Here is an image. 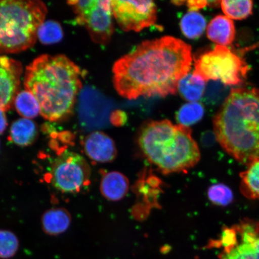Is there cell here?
Wrapping results in <instances>:
<instances>
[{
	"instance_id": "cell-25",
	"label": "cell",
	"mask_w": 259,
	"mask_h": 259,
	"mask_svg": "<svg viewBox=\"0 0 259 259\" xmlns=\"http://www.w3.org/2000/svg\"><path fill=\"white\" fill-rule=\"evenodd\" d=\"M208 197L214 205L226 206L232 202L234 194L231 189L225 184H217L209 188Z\"/></svg>"
},
{
	"instance_id": "cell-15",
	"label": "cell",
	"mask_w": 259,
	"mask_h": 259,
	"mask_svg": "<svg viewBox=\"0 0 259 259\" xmlns=\"http://www.w3.org/2000/svg\"><path fill=\"white\" fill-rule=\"evenodd\" d=\"M41 226L47 234L57 236L66 232L72 222V217L66 209L54 208L48 209L41 217Z\"/></svg>"
},
{
	"instance_id": "cell-11",
	"label": "cell",
	"mask_w": 259,
	"mask_h": 259,
	"mask_svg": "<svg viewBox=\"0 0 259 259\" xmlns=\"http://www.w3.org/2000/svg\"><path fill=\"white\" fill-rule=\"evenodd\" d=\"M22 64L7 56H0V109L12 108L20 88Z\"/></svg>"
},
{
	"instance_id": "cell-21",
	"label": "cell",
	"mask_w": 259,
	"mask_h": 259,
	"mask_svg": "<svg viewBox=\"0 0 259 259\" xmlns=\"http://www.w3.org/2000/svg\"><path fill=\"white\" fill-rule=\"evenodd\" d=\"M253 3L250 0H224L221 2L225 16L234 20H242L252 14Z\"/></svg>"
},
{
	"instance_id": "cell-5",
	"label": "cell",
	"mask_w": 259,
	"mask_h": 259,
	"mask_svg": "<svg viewBox=\"0 0 259 259\" xmlns=\"http://www.w3.org/2000/svg\"><path fill=\"white\" fill-rule=\"evenodd\" d=\"M47 12L46 5L37 0H0V53L33 47Z\"/></svg>"
},
{
	"instance_id": "cell-13",
	"label": "cell",
	"mask_w": 259,
	"mask_h": 259,
	"mask_svg": "<svg viewBox=\"0 0 259 259\" xmlns=\"http://www.w3.org/2000/svg\"><path fill=\"white\" fill-rule=\"evenodd\" d=\"M129 190V181L124 174L112 171L103 174L100 183V192L110 201H119L124 198Z\"/></svg>"
},
{
	"instance_id": "cell-20",
	"label": "cell",
	"mask_w": 259,
	"mask_h": 259,
	"mask_svg": "<svg viewBox=\"0 0 259 259\" xmlns=\"http://www.w3.org/2000/svg\"><path fill=\"white\" fill-rule=\"evenodd\" d=\"M14 103L18 112L25 118H34L40 113L39 103L34 96L27 90L19 92Z\"/></svg>"
},
{
	"instance_id": "cell-4",
	"label": "cell",
	"mask_w": 259,
	"mask_h": 259,
	"mask_svg": "<svg viewBox=\"0 0 259 259\" xmlns=\"http://www.w3.org/2000/svg\"><path fill=\"white\" fill-rule=\"evenodd\" d=\"M138 142L144 157L165 175L187 171L200 159L191 129L169 120L145 123L139 131Z\"/></svg>"
},
{
	"instance_id": "cell-17",
	"label": "cell",
	"mask_w": 259,
	"mask_h": 259,
	"mask_svg": "<svg viewBox=\"0 0 259 259\" xmlns=\"http://www.w3.org/2000/svg\"><path fill=\"white\" fill-rule=\"evenodd\" d=\"M241 192L251 200H259V159L248 164L247 169L240 174Z\"/></svg>"
},
{
	"instance_id": "cell-22",
	"label": "cell",
	"mask_w": 259,
	"mask_h": 259,
	"mask_svg": "<svg viewBox=\"0 0 259 259\" xmlns=\"http://www.w3.org/2000/svg\"><path fill=\"white\" fill-rule=\"evenodd\" d=\"M205 110L201 103L190 102L184 105L180 109L177 115V119L179 124L189 127V126L196 124L201 120Z\"/></svg>"
},
{
	"instance_id": "cell-26",
	"label": "cell",
	"mask_w": 259,
	"mask_h": 259,
	"mask_svg": "<svg viewBox=\"0 0 259 259\" xmlns=\"http://www.w3.org/2000/svg\"><path fill=\"white\" fill-rule=\"evenodd\" d=\"M228 88L220 81H212L209 83L205 95L206 102L215 105L225 98Z\"/></svg>"
},
{
	"instance_id": "cell-2",
	"label": "cell",
	"mask_w": 259,
	"mask_h": 259,
	"mask_svg": "<svg viewBox=\"0 0 259 259\" xmlns=\"http://www.w3.org/2000/svg\"><path fill=\"white\" fill-rule=\"evenodd\" d=\"M24 85L37 100L44 118L63 120L72 113L82 88V71L63 55H42L26 69Z\"/></svg>"
},
{
	"instance_id": "cell-30",
	"label": "cell",
	"mask_w": 259,
	"mask_h": 259,
	"mask_svg": "<svg viewBox=\"0 0 259 259\" xmlns=\"http://www.w3.org/2000/svg\"><path fill=\"white\" fill-rule=\"evenodd\" d=\"M8 122L6 118L5 111L0 109V135L3 134L6 127H7Z\"/></svg>"
},
{
	"instance_id": "cell-6",
	"label": "cell",
	"mask_w": 259,
	"mask_h": 259,
	"mask_svg": "<svg viewBox=\"0 0 259 259\" xmlns=\"http://www.w3.org/2000/svg\"><path fill=\"white\" fill-rule=\"evenodd\" d=\"M194 74L205 81H220L227 86L238 85L248 71L247 65L226 47L217 45L194 63Z\"/></svg>"
},
{
	"instance_id": "cell-23",
	"label": "cell",
	"mask_w": 259,
	"mask_h": 259,
	"mask_svg": "<svg viewBox=\"0 0 259 259\" xmlns=\"http://www.w3.org/2000/svg\"><path fill=\"white\" fill-rule=\"evenodd\" d=\"M63 36L62 28L53 21L44 22L38 28L37 37L42 44L50 45L58 43Z\"/></svg>"
},
{
	"instance_id": "cell-12",
	"label": "cell",
	"mask_w": 259,
	"mask_h": 259,
	"mask_svg": "<svg viewBox=\"0 0 259 259\" xmlns=\"http://www.w3.org/2000/svg\"><path fill=\"white\" fill-rule=\"evenodd\" d=\"M84 151L91 160L100 163H110L117 155L113 139L102 132H94L87 136L83 143Z\"/></svg>"
},
{
	"instance_id": "cell-1",
	"label": "cell",
	"mask_w": 259,
	"mask_h": 259,
	"mask_svg": "<svg viewBox=\"0 0 259 259\" xmlns=\"http://www.w3.org/2000/svg\"><path fill=\"white\" fill-rule=\"evenodd\" d=\"M192 61V47L178 38L145 41L116 61L113 83L119 95L128 100L175 95Z\"/></svg>"
},
{
	"instance_id": "cell-3",
	"label": "cell",
	"mask_w": 259,
	"mask_h": 259,
	"mask_svg": "<svg viewBox=\"0 0 259 259\" xmlns=\"http://www.w3.org/2000/svg\"><path fill=\"white\" fill-rule=\"evenodd\" d=\"M217 141L241 163L259 159V90L234 89L213 120Z\"/></svg>"
},
{
	"instance_id": "cell-10",
	"label": "cell",
	"mask_w": 259,
	"mask_h": 259,
	"mask_svg": "<svg viewBox=\"0 0 259 259\" xmlns=\"http://www.w3.org/2000/svg\"><path fill=\"white\" fill-rule=\"evenodd\" d=\"M112 14L125 31L139 32L155 24L157 7L153 1H111Z\"/></svg>"
},
{
	"instance_id": "cell-18",
	"label": "cell",
	"mask_w": 259,
	"mask_h": 259,
	"mask_svg": "<svg viewBox=\"0 0 259 259\" xmlns=\"http://www.w3.org/2000/svg\"><path fill=\"white\" fill-rule=\"evenodd\" d=\"M178 90L188 101L197 102L205 92V81L196 74L189 73L180 80Z\"/></svg>"
},
{
	"instance_id": "cell-28",
	"label": "cell",
	"mask_w": 259,
	"mask_h": 259,
	"mask_svg": "<svg viewBox=\"0 0 259 259\" xmlns=\"http://www.w3.org/2000/svg\"><path fill=\"white\" fill-rule=\"evenodd\" d=\"M187 6L189 7L190 11H198L199 9L205 8L208 5L209 2L207 1H189L186 2Z\"/></svg>"
},
{
	"instance_id": "cell-8",
	"label": "cell",
	"mask_w": 259,
	"mask_h": 259,
	"mask_svg": "<svg viewBox=\"0 0 259 259\" xmlns=\"http://www.w3.org/2000/svg\"><path fill=\"white\" fill-rule=\"evenodd\" d=\"M91 169L80 155L65 151L52 163L48 180L58 190L65 193H79L90 184Z\"/></svg>"
},
{
	"instance_id": "cell-27",
	"label": "cell",
	"mask_w": 259,
	"mask_h": 259,
	"mask_svg": "<svg viewBox=\"0 0 259 259\" xmlns=\"http://www.w3.org/2000/svg\"><path fill=\"white\" fill-rule=\"evenodd\" d=\"M127 121V115L122 111H116L112 112L111 116V122L115 126H121Z\"/></svg>"
},
{
	"instance_id": "cell-24",
	"label": "cell",
	"mask_w": 259,
	"mask_h": 259,
	"mask_svg": "<svg viewBox=\"0 0 259 259\" xmlns=\"http://www.w3.org/2000/svg\"><path fill=\"white\" fill-rule=\"evenodd\" d=\"M19 247V239L14 232L0 230V258L9 259L15 256Z\"/></svg>"
},
{
	"instance_id": "cell-9",
	"label": "cell",
	"mask_w": 259,
	"mask_h": 259,
	"mask_svg": "<svg viewBox=\"0 0 259 259\" xmlns=\"http://www.w3.org/2000/svg\"><path fill=\"white\" fill-rule=\"evenodd\" d=\"M76 15V22L83 25L97 44L108 43L114 31L111 1L68 2Z\"/></svg>"
},
{
	"instance_id": "cell-29",
	"label": "cell",
	"mask_w": 259,
	"mask_h": 259,
	"mask_svg": "<svg viewBox=\"0 0 259 259\" xmlns=\"http://www.w3.org/2000/svg\"><path fill=\"white\" fill-rule=\"evenodd\" d=\"M215 139L216 137L214 133L207 132L205 133V134L203 135L202 141L203 144L206 146L211 145L215 142Z\"/></svg>"
},
{
	"instance_id": "cell-14",
	"label": "cell",
	"mask_w": 259,
	"mask_h": 259,
	"mask_svg": "<svg viewBox=\"0 0 259 259\" xmlns=\"http://www.w3.org/2000/svg\"><path fill=\"white\" fill-rule=\"evenodd\" d=\"M207 36L219 46L226 47L232 44L235 37V28L232 19L218 15L213 18L207 27Z\"/></svg>"
},
{
	"instance_id": "cell-7",
	"label": "cell",
	"mask_w": 259,
	"mask_h": 259,
	"mask_svg": "<svg viewBox=\"0 0 259 259\" xmlns=\"http://www.w3.org/2000/svg\"><path fill=\"white\" fill-rule=\"evenodd\" d=\"M209 245L222 249L220 259H259V221L244 219L225 227L220 238Z\"/></svg>"
},
{
	"instance_id": "cell-19",
	"label": "cell",
	"mask_w": 259,
	"mask_h": 259,
	"mask_svg": "<svg viewBox=\"0 0 259 259\" xmlns=\"http://www.w3.org/2000/svg\"><path fill=\"white\" fill-rule=\"evenodd\" d=\"M180 27L186 37L190 39H196L201 36L205 30L206 19L199 12L190 11L181 19Z\"/></svg>"
},
{
	"instance_id": "cell-16",
	"label": "cell",
	"mask_w": 259,
	"mask_h": 259,
	"mask_svg": "<svg viewBox=\"0 0 259 259\" xmlns=\"http://www.w3.org/2000/svg\"><path fill=\"white\" fill-rule=\"evenodd\" d=\"M38 136L36 125L30 119L21 118L13 123L10 130V139L20 147L34 143Z\"/></svg>"
}]
</instances>
